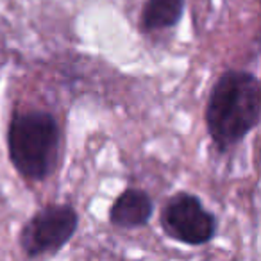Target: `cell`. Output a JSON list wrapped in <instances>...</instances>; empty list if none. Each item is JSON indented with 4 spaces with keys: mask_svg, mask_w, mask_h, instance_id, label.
Returning a JSON list of instances; mask_svg holds the SVG:
<instances>
[{
    "mask_svg": "<svg viewBox=\"0 0 261 261\" xmlns=\"http://www.w3.org/2000/svg\"><path fill=\"white\" fill-rule=\"evenodd\" d=\"M259 81L249 72H225L211 91L206 123L215 145L229 150L259 122Z\"/></svg>",
    "mask_w": 261,
    "mask_h": 261,
    "instance_id": "obj_1",
    "label": "cell"
},
{
    "mask_svg": "<svg viewBox=\"0 0 261 261\" xmlns=\"http://www.w3.org/2000/svg\"><path fill=\"white\" fill-rule=\"evenodd\" d=\"M9 156L27 179L41 181L52 172L59 149V125L47 111L16 113L8 133Z\"/></svg>",
    "mask_w": 261,
    "mask_h": 261,
    "instance_id": "obj_2",
    "label": "cell"
},
{
    "mask_svg": "<svg viewBox=\"0 0 261 261\" xmlns=\"http://www.w3.org/2000/svg\"><path fill=\"white\" fill-rule=\"evenodd\" d=\"M77 225L79 217L70 206H47L22 229L20 245L27 256L56 252L72 238Z\"/></svg>",
    "mask_w": 261,
    "mask_h": 261,
    "instance_id": "obj_3",
    "label": "cell"
},
{
    "mask_svg": "<svg viewBox=\"0 0 261 261\" xmlns=\"http://www.w3.org/2000/svg\"><path fill=\"white\" fill-rule=\"evenodd\" d=\"M163 229L170 238L186 245H204L217 232V220L192 193L174 195L163 210Z\"/></svg>",
    "mask_w": 261,
    "mask_h": 261,
    "instance_id": "obj_4",
    "label": "cell"
},
{
    "mask_svg": "<svg viewBox=\"0 0 261 261\" xmlns=\"http://www.w3.org/2000/svg\"><path fill=\"white\" fill-rule=\"evenodd\" d=\"M152 200L145 192L138 188H127L111 206L109 218L116 227L133 229L145 225L152 217Z\"/></svg>",
    "mask_w": 261,
    "mask_h": 261,
    "instance_id": "obj_5",
    "label": "cell"
},
{
    "mask_svg": "<svg viewBox=\"0 0 261 261\" xmlns=\"http://www.w3.org/2000/svg\"><path fill=\"white\" fill-rule=\"evenodd\" d=\"M185 11V0H147L142 11V29L154 33L174 27Z\"/></svg>",
    "mask_w": 261,
    "mask_h": 261,
    "instance_id": "obj_6",
    "label": "cell"
}]
</instances>
